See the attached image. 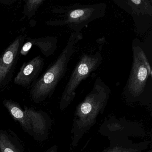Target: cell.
Returning a JSON list of instances; mask_svg holds the SVG:
<instances>
[{"label": "cell", "instance_id": "14", "mask_svg": "<svg viewBox=\"0 0 152 152\" xmlns=\"http://www.w3.org/2000/svg\"><path fill=\"white\" fill-rule=\"evenodd\" d=\"M44 1L43 0H28L25 1L24 6L23 18H26L28 19L31 18L35 15L36 11L40 7Z\"/></svg>", "mask_w": 152, "mask_h": 152}, {"label": "cell", "instance_id": "7", "mask_svg": "<svg viewBox=\"0 0 152 152\" xmlns=\"http://www.w3.org/2000/svg\"><path fill=\"white\" fill-rule=\"evenodd\" d=\"M44 59L38 56L25 62L14 79L15 84L27 88L38 79L44 65Z\"/></svg>", "mask_w": 152, "mask_h": 152}, {"label": "cell", "instance_id": "5", "mask_svg": "<svg viewBox=\"0 0 152 152\" xmlns=\"http://www.w3.org/2000/svg\"><path fill=\"white\" fill-rule=\"evenodd\" d=\"M101 48L96 51L83 54L75 67L63 91L59 107L64 110L72 103L75 96V91L83 81L98 69L103 61Z\"/></svg>", "mask_w": 152, "mask_h": 152}, {"label": "cell", "instance_id": "9", "mask_svg": "<svg viewBox=\"0 0 152 152\" xmlns=\"http://www.w3.org/2000/svg\"><path fill=\"white\" fill-rule=\"evenodd\" d=\"M114 2L130 14L134 19L136 28L145 18L152 19V4L150 0H122Z\"/></svg>", "mask_w": 152, "mask_h": 152}, {"label": "cell", "instance_id": "8", "mask_svg": "<svg viewBox=\"0 0 152 152\" xmlns=\"http://www.w3.org/2000/svg\"><path fill=\"white\" fill-rule=\"evenodd\" d=\"M23 110L30 121L31 136L38 141L46 139L51 125V120L48 114L43 111H36L26 106Z\"/></svg>", "mask_w": 152, "mask_h": 152}, {"label": "cell", "instance_id": "2", "mask_svg": "<svg viewBox=\"0 0 152 152\" xmlns=\"http://www.w3.org/2000/svg\"><path fill=\"white\" fill-rule=\"evenodd\" d=\"M83 38L81 33L72 32L57 59L32 84L30 94L34 103H41L53 95L58 84L65 75L68 63L74 54L75 45Z\"/></svg>", "mask_w": 152, "mask_h": 152}, {"label": "cell", "instance_id": "3", "mask_svg": "<svg viewBox=\"0 0 152 152\" xmlns=\"http://www.w3.org/2000/svg\"><path fill=\"white\" fill-rule=\"evenodd\" d=\"M106 9L105 3L59 7L53 10L54 13L59 14V19L48 21L47 24L51 26H66L73 32H81L91 23L104 16Z\"/></svg>", "mask_w": 152, "mask_h": 152}, {"label": "cell", "instance_id": "4", "mask_svg": "<svg viewBox=\"0 0 152 152\" xmlns=\"http://www.w3.org/2000/svg\"><path fill=\"white\" fill-rule=\"evenodd\" d=\"M132 64L129 79L124 88L127 98L138 100L152 85V69L142 48L133 42Z\"/></svg>", "mask_w": 152, "mask_h": 152}, {"label": "cell", "instance_id": "15", "mask_svg": "<svg viewBox=\"0 0 152 152\" xmlns=\"http://www.w3.org/2000/svg\"><path fill=\"white\" fill-rule=\"evenodd\" d=\"M32 46V43L28 39L27 41L22 46V48L20 51V54L22 56H26L29 53Z\"/></svg>", "mask_w": 152, "mask_h": 152}, {"label": "cell", "instance_id": "12", "mask_svg": "<svg viewBox=\"0 0 152 152\" xmlns=\"http://www.w3.org/2000/svg\"><path fill=\"white\" fill-rule=\"evenodd\" d=\"M0 151L1 152H24L18 140L11 134L0 129Z\"/></svg>", "mask_w": 152, "mask_h": 152}, {"label": "cell", "instance_id": "11", "mask_svg": "<svg viewBox=\"0 0 152 152\" xmlns=\"http://www.w3.org/2000/svg\"><path fill=\"white\" fill-rule=\"evenodd\" d=\"M29 39L33 46L39 48L42 53L47 57L53 55L57 47L58 38L56 36H47Z\"/></svg>", "mask_w": 152, "mask_h": 152}, {"label": "cell", "instance_id": "16", "mask_svg": "<svg viewBox=\"0 0 152 152\" xmlns=\"http://www.w3.org/2000/svg\"><path fill=\"white\" fill-rule=\"evenodd\" d=\"M58 147L57 146L55 145L53 146L50 148L48 149L45 152H57Z\"/></svg>", "mask_w": 152, "mask_h": 152}, {"label": "cell", "instance_id": "17", "mask_svg": "<svg viewBox=\"0 0 152 152\" xmlns=\"http://www.w3.org/2000/svg\"><path fill=\"white\" fill-rule=\"evenodd\" d=\"M152 152V150H150L149 151H148V152Z\"/></svg>", "mask_w": 152, "mask_h": 152}, {"label": "cell", "instance_id": "6", "mask_svg": "<svg viewBox=\"0 0 152 152\" xmlns=\"http://www.w3.org/2000/svg\"><path fill=\"white\" fill-rule=\"evenodd\" d=\"M25 36L19 35L0 57V88L8 84L19 58Z\"/></svg>", "mask_w": 152, "mask_h": 152}, {"label": "cell", "instance_id": "18", "mask_svg": "<svg viewBox=\"0 0 152 152\" xmlns=\"http://www.w3.org/2000/svg\"><path fill=\"white\" fill-rule=\"evenodd\" d=\"M0 152H1V151H0Z\"/></svg>", "mask_w": 152, "mask_h": 152}, {"label": "cell", "instance_id": "13", "mask_svg": "<svg viewBox=\"0 0 152 152\" xmlns=\"http://www.w3.org/2000/svg\"><path fill=\"white\" fill-rule=\"evenodd\" d=\"M145 145H115L105 149L102 152H141L145 149Z\"/></svg>", "mask_w": 152, "mask_h": 152}, {"label": "cell", "instance_id": "10", "mask_svg": "<svg viewBox=\"0 0 152 152\" xmlns=\"http://www.w3.org/2000/svg\"><path fill=\"white\" fill-rule=\"evenodd\" d=\"M3 104L9 111L14 119L18 121L24 129L31 136V127L29 118L20 105L15 102L9 99H5L3 101Z\"/></svg>", "mask_w": 152, "mask_h": 152}, {"label": "cell", "instance_id": "1", "mask_svg": "<svg viewBox=\"0 0 152 152\" xmlns=\"http://www.w3.org/2000/svg\"><path fill=\"white\" fill-rule=\"evenodd\" d=\"M110 90L99 77L92 89L77 107L73 122L72 146L78 145L83 135L95 124L97 118L104 110L110 97Z\"/></svg>", "mask_w": 152, "mask_h": 152}]
</instances>
